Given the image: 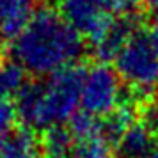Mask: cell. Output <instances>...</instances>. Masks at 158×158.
I'll return each mask as SVG.
<instances>
[{
	"label": "cell",
	"mask_w": 158,
	"mask_h": 158,
	"mask_svg": "<svg viewBox=\"0 0 158 158\" xmlns=\"http://www.w3.org/2000/svg\"><path fill=\"white\" fill-rule=\"evenodd\" d=\"M85 43L69 27L59 11L41 7L29 25L11 43V55L23 69L39 77H52L69 66H77Z\"/></svg>",
	"instance_id": "6da1fadb"
},
{
	"label": "cell",
	"mask_w": 158,
	"mask_h": 158,
	"mask_svg": "<svg viewBox=\"0 0 158 158\" xmlns=\"http://www.w3.org/2000/svg\"><path fill=\"white\" fill-rule=\"evenodd\" d=\"M85 69L69 66L43 82H29L16 98L18 119L27 130L64 126L78 112Z\"/></svg>",
	"instance_id": "7a4b0ae2"
},
{
	"label": "cell",
	"mask_w": 158,
	"mask_h": 158,
	"mask_svg": "<svg viewBox=\"0 0 158 158\" xmlns=\"http://www.w3.org/2000/svg\"><path fill=\"white\" fill-rule=\"evenodd\" d=\"M123 84L140 96H151L158 89V50L151 32L137 29L114 59Z\"/></svg>",
	"instance_id": "3957f363"
},
{
	"label": "cell",
	"mask_w": 158,
	"mask_h": 158,
	"mask_svg": "<svg viewBox=\"0 0 158 158\" xmlns=\"http://www.w3.org/2000/svg\"><path fill=\"white\" fill-rule=\"evenodd\" d=\"M123 103V80L119 78L115 68H110L105 62H96L85 69L80 101L84 112L103 119Z\"/></svg>",
	"instance_id": "277c9868"
},
{
	"label": "cell",
	"mask_w": 158,
	"mask_h": 158,
	"mask_svg": "<svg viewBox=\"0 0 158 158\" xmlns=\"http://www.w3.org/2000/svg\"><path fill=\"white\" fill-rule=\"evenodd\" d=\"M59 15L91 44L103 36L115 18L100 0H59Z\"/></svg>",
	"instance_id": "5b68a950"
},
{
	"label": "cell",
	"mask_w": 158,
	"mask_h": 158,
	"mask_svg": "<svg viewBox=\"0 0 158 158\" xmlns=\"http://www.w3.org/2000/svg\"><path fill=\"white\" fill-rule=\"evenodd\" d=\"M137 29L139 27L131 16H115L110 27L103 32V36L93 43V50L94 55L98 57V62L107 64L108 60H114L124 43L128 41V37Z\"/></svg>",
	"instance_id": "8992f818"
},
{
	"label": "cell",
	"mask_w": 158,
	"mask_h": 158,
	"mask_svg": "<svg viewBox=\"0 0 158 158\" xmlns=\"http://www.w3.org/2000/svg\"><path fill=\"white\" fill-rule=\"evenodd\" d=\"M155 148V128L142 119H137L117 142L123 158H151Z\"/></svg>",
	"instance_id": "52a82bcc"
},
{
	"label": "cell",
	"mask_w": 158,
	"mask_h": 158,
	"mask_svg": "<svg viewBox=\"0 0 158 158\" xmlns=\"http://www.w3.org/2000/svg\"><path fill=\"white\" fill-rule=\"evenodd\" d=\"M32 15V0H0V37L16 39Z\"/></svg>",
	"instance_id": "ba28073f"
},
{
	"label": "cell",
	"mask_w": 158,
	"mask_h": 158,
	"mask_svg": "<svg viewBox=\"0 0 158 158\" xmlns=\"http://www.w3.org/2000/svg\"><path fill=\"white\" fill-rule=\"evenodd\" d=\"M0 158H43L41 146L27 128L15 130L0 142Z\"/></svg>",
	"instance_id": "9c48e42d"
},
{
	"label": "cell",
	"mask_w": 158,
	"mask_h": 158,
	"mask_svg": "<svg viewBox=\"0 0 158 158\" xmlns=\"http://www.w3.org/2000/svg\"><path fill=\"white\" fill-rule=\"evenodd\" d=\"M27 71L15 59L0 60V101H11L27 85Z\"/></svg>",
	"instance_id": "30bf717a"
},
{
	"label": "cell",
	"mask_w": 158,
	"mask_h": 158,
	"mask_svg": "<svg viewBox=\"0 0 158 158\" xmlns=\"http://www.w3.org/2000/svg\"><path fill=\"white\" fill-rule=\"evenodd\" d=\"M75 139L68 126H55L44 131L41 153L43 158H71Z\"/></svg>",
	"instance_id": "8fae6325"
},
{
	"label": "cell",
	"mask_w": 158,
	"mask_h": 158,
	"mask_svg": "<svg viewBox=\"0 0 158 158\" xmlns=\"http://www.w3.org/2000/svg\"><path fill=\"white\" fill-rule=\"evenodd\" d=\"M112 144L101 135H94L89 139L75 140L71 158H108V151Z\"/></svg>",
	"instance_id": "7c38bea8"
},
{
	"label": "cell",
	"mask_w": 158,
	"mask_h": 158,
	"mask_svg": "<svg viewBox=\"0 0 158 158\" xmlns=\"http://www.w3.org/2000/svg\"><path fill=\"white\" fill-rule=\"evenodd\" d=\"M18 121L16 105L13 101H0V139L15 131V123Z\"/></svg>",
	"instance_id": "4fadbf2b"
},
{
	"label": "cell",
	"mask_w": 158,
	"mask_h": 158,
	"mask_svg": "<svg viewBox=\"0 0 158 158\" xmlns=\"http://www.w3.org/2000/svg\"><path fill=\"white\" fill-rule=\"evenodd\" d=\"M151 36H153V41L156 44V50H158V15L153 18V25H151Z\"/></svg>",
	"instance_id": "5bb4252c"
},
{
	"label": "cell",
	"mask_w": 158,
	"mask_h": 158,
	"mask_svg": "<svg viewBox=\"0 0 158 158\" xmlns=\"http://www.w3.org/2000/svg\"><path fill=\"white\" fill-rule=\"evenodd\" d=\"M146 9H149L151 13H155V16L158 15V0H142Z\"/></svg>",
	"instance_id": "9a60e30c"
},
{
	"label": "cell",
	"mask_w": 158,
	"mask_h": 158,
	"mask_svg": "<svg viewBox=\"0 0 158 158\" xmlns=\"http://www.w3.org/2000/svg\"><path fill=\"white\" fill-rule=\"evenodd\" d=\"M151 158H158V146L155 148V151H153V155H151Z\"/></svg>",
	"instance_id": "2e32d148"
},
{
	"label": "cell",
	"mask_w": 158,
	"mask_h": 158,
	"mask_svg": "<svg viewBox=\"0 0 158 158\" xmlns=\"http://www.w3.org/2000/svg\"><path fill=\"white\" fill-rule=\"evenodd\" d=\"M0 55H2V39H0Z\"/></svg>",
	"instance_id": "e0dca14e"
},
{
	"label": "cell",
	"mask_w": 158,
	"mask_h": 158,
	"mask_svg": "<svg viewBox=\"0 0 158 158\" xmlns=\"http://www.w3.org/2000/svg\"><path fill=\"white\" fill-rule=\"evenodd\" d=\"M4 139H6V137H4ZM4 139H0V142H2V140H4Z\"/></svg>",
	"instance_id": "ac0fdd59"
},
{
	"label": "cell",
	"mask_w": 158,
	"mask_h": 158,
	"mask_svg": "<svg viewBox=\"0 0 158 158\" xmlns=\"http://www.w3.org/2000/svg\"><path fill=\"white\" fill-rule=\"evenodd\" d=\"M32 2H34V0H32Z\"/></svg>",
	"instance_id": "d6986e66"
}]
</instances>
